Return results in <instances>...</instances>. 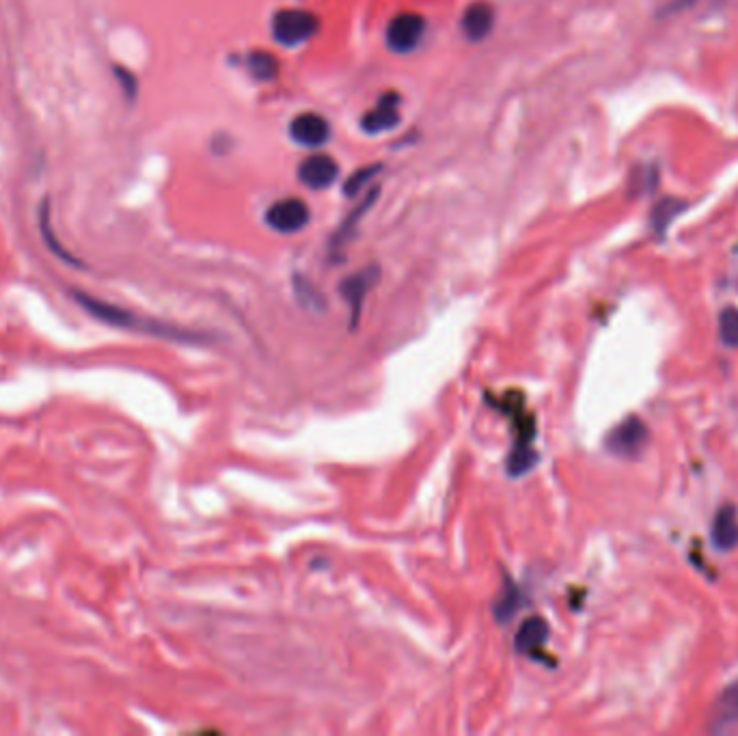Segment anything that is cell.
<instances>
[{
  "label": "cell",
  "mask_w": 738,
  "mask_h": 736,
  "mask_svg": "<svg viewBox=\"0 0 738 736\" xmlns=\"http://www.w3.org/2000/svg\"><path fill=\"white\" fill-rule=\"evenodd\" d=\"M495 26V11L486 3H473L462 16V33L471 42H482Z\"/></svg>",
  "instance_id": "13"
},
{
  "label": "cell",
  "mask_w": 738,
  "mask_h": 736,
  "mask_svg": "<svg viewBox=\"0 0 738 736\" xmlns=\"http://www.w3.org/2000/svg\"><path fill=\"white\" fill-rule=\"evenodd\" d=\"M719 335H721L723 344L730 346V348H738V309L728 307L726 311L721 313Z\"/></svg>",
  "instance_id": "21"
},
{
  "label": "cell",
  "mask_w": 738,
  "mask_h": 736,
  "mask_svg": "<svg viewBox=\"0 0 738 736\" xmlns=\"http://www.w3.org/2000/svg\"><path fill=\"white\" fill-rule=\"evenodd\" d=\"M294 294H296L298 305L303 309H307L311 313H324V309H326L324 296L316 290V285H313L309 279L296 275L294 277Z\"/></svg>",
  "instance_id": "17"
},
{
  "label": "cell",
  "mask_w": 738,
  "mask_h": 736,
  "mask_svg": "<svg viewBox=\"0 0 738 736\" xmlns=\"http://www.w3.org/2000/svg\"><path fill=\"white\" fill-rule=\"evenodd\" d=\"M549 635H551V629H549V624H546V620L529 618L523 622L521 629H518L514 646L521 654L540 659V650L546 646V642H549Z\"/></svg>",
  "instance_id": "12"
},
{
  "label": "cell",
  "mask_w": 738,
  "mask_h": 736,
  "mask_svg": "<svg viewBox=\"0 0 738 736\" xmlns=\"http://www.w3.org/2000/svg\"><path fill=\"white\" fill-rule=\"evenodd\" d=\"M492 404L497 406V411H503L505 415H510L514 430H516V441L512 452L508 456V473L512 477H521L525 473H529L533 467L538 465V452L533 449V439H536V424H533V417L527 415L525 411V402L523 395L510 391L503 395V400L497 402L492 400Z\"/></svg>",
  "instance_id": "2"
},
{
  "label": "cell",
  "mask_w": 738,
  "mask_h": 736,
  "mask_svg": "<svg viewBox=\"0 0 738 736\" xmlns=\"http://www.w3.org/2000/svg\"><path fill=\"white\" fill-rule=\"evenodd\" d=\"M423 31H426V20L421 16H417V13H400L389 24L387 44L393 52L408 54L421 44Z\"/></svg>",
  "instance_id": "7"
},
{
  "label": "cell",
  "mask_w": 738,
  "mask_h": 736,
  "mask_svg": "<svg viewBox=\"0 0 738 736\" xmlns=\"http://www.w3.org/2000/svg\"><path fill=\"white\" fill-rule=\"evenodd\" d=\"M710 538L719 551H732L738 547V514L734 506H723L717 512Z\"/></svg>",
  "instance_id": "14"
},
{
  "label": "cell",
  "mask_w": 738,
  "mask_h": 736,
  "mask_svg": "<svg viewBox=\"0 0 738 736\" xmlns=\"http://www.w3.org/2000/svg\"><path fill=\"white\" fill-rule=\"evenodd\" d=\"M320 20L305 9H283L272 18V35L277 42L287 48H296L307 44L309 39L318 33Z\"/></svg>",
  "instance_id": "3"
},
{
  "label": "cell",
  "mask_w": 738,
  "mask_h": 736,
  "mask_svg": "<svg viewBox=\"0 0 738 736\" xmlns=\"http://www.w3.org/2000/svg\"><path fill=\"white\" fill-rule=\"evenodd\" d=\"M380 279V268L378 266H367L363 270H359L357 275L348 277L344 283L339 285V292L344 296V301L348 303L350 309V329H357L361 311H363V303L367 294L372 292L374 285Z\"/></svg>",
  "instance_id": "5"
},
{
  "label": "cell",
  "mask_w": 738,
  "mask_h": 736,
  "mask_svg": "<svg viewBox=\"0 0 738 736\" xmlns=\"http://www.w3.org/2000/svg\"><path fill=\"white\" fill-rule=\"evenodd\" d=\"M290 136L298 145L320 147L331 139V126H328V121L318 113H303L292 119Z\"/></svg>",
  "instance_id": "9"
},
{
  "label": "cell",
  "mask_w": 738,
  "mask_h": 736,
  "mask_svg": "<svg viewBox=\"0 0 738 736\" xmlns=\"http://www.w3.org/2000/svg\"><path fill=\"white\" fill-rule=\"evenodd\" d=\"M400 124V95L385 93L378 104L361 119V128L367 134H382Z\"/></svg>",
  "instance_id": "8"
},
{
  "label": "cell",
  "mask_w": 738,
  "mask_h": 736,
  "mask_svg": "<svg viewBox=\"0 0 738 736\" xmlns=\"http://www.w3.org/2000/svg\"><path fill=\"white\" fill-rule=\"evenodd\" d=\"M648 441H650V432L644 421H641L639 417H628L607 434L605 445L613 456L635 460L644 454Z\"/></svg>",
  "instance_id": "4"
},
{
  "label": "cell",
  "mask_w": 738,
  "mask_h": 736,
  "mask_svg": "<svg viewBox=\"0 0 738 736\" xmlns=\"http://www.w3.org/2000/svg\"><path fill=\"white\" fill-rule=\"evenodd\" d=\"M337 175H339L337 162L324 154L311 156L298 167V180L313 190H324L328 186H333Z\"/></svg>",
  "instance_id": "10"
},
{
  "label": "cell",
  "mask_w": 738,
  "mask_h": 736,
  "mask_svg": "<svg viewBox=\"0 0 738 736\" xmlns=\"http://www.w3.org/2000/svg\"><path fill=\"white\" fill-rule=\"evenodd\" d=\"M738 728V680L719 693L710 715V732H728Z\"/></svg>",
  "instance_id": "11"
},
{
  "label": "cell",
  "mask_w": 738,
  "mask_h": 736,
  "mask_svg": "<svg viewBox=\"0 0 738 736\" xmlns=\"http://www.w3.org/2000/svg\"><path fill=\"white\" fill-rule=\"evenodd\" d=\"M378 199V188H372L369 193L365 195V199L359 203L357 208L352 210V214L346 218L344 223H341V227L337 229V234L333 236V242H331V253L333 255H339L341 251H344L348 247V242L352 240L354 231H357V225L361 223V218L367 214V210L374 206V201Z\"/></svg>",
  "instance_id": "15"
},
{
  "label": "cell",
  "mask_w": 738,
  "mask_h": 736,
  "mask_svg": "<svg viewBox=\"0 0 738 736\" xmlns=\"http://www.w3.org/2000/svg\"><path fill=\"white\" fill-rule=\"evenodd\" d=\"M74 298L82 305V309H87L93 318H98L100 322L115 326V329H123V331H134V333H143V335H154V337H162L169 339V342H177V344H208L212 342L210 335L203 333H195L188 329H180V326H171L164 324L160 320H152V318H143L136 316V313L121 309L117 305L98 301L89 294L82 292H74Z\"/></svg>",
  "instance_id": "1"
},
{
  "label": "cell",
  "mask_w": 738,
  "mask_h": 736,
  "mask_svg": "<svg viewBox=\"0 0 738 736\" xmlns=\"http://www.w3.org/2000/svg\"><path fill=\"white\" fill-rule=\"evenodd\" d=\"M309 208L305 201L300 199H281L272 203L266 212V223L270 229L279 231V234H298L300 229H305L309 223Z\"/></svg>",
  "instance_id": "6"
},
{
  "label": "cell",
  "mask_w": 738,
  "mask_h": 736,
  "mask_svg": "<svg viewBox=\"0 0 738 736\" xmlns=\"http://www.w3.org/2000/svg\"><path fill=\"white\" fill-rule=\"evenodd\" d=\"M39 225H41V234H44V240H46V244H48V249H50L54 255H57V257H61L63 262L74 264V266H80V264H78V260H74V257L61 247L59 240L54 238V231H52V225H50V210H48V203H44V208H41Z\"/></svg>",
  "instance_id": "19"
},
{
  "label": "cell",
  "mask_w": 738,
  "mask_h": 736,
  "mask_svg": "<svg viewBox=\"0 0 738 736\" xmlns=\"http://www.w3.org/2000/svg\"><path fill=\"white\" fill-rule=\"evenodd\" d=\"M380 171V165H372V167H365V169H361V171H357V173H354L352 177H350V180L346 182V186H344V193L348 195V197H352V195H359L361 193V190L369 184V182H372L374 180V177H376V173Z\"/></svg>",
  "instance_id": "22"
},
{
  "label": "cell",
  "mask_w": 738,
  "mask_h": 736,
  "mask_svg": "<svg viewBox=\"0 0 738 736\" xmlns=\"http://www.w3.org/2000/svg\"><path fill=\"white\" fill-rule=\"evenodd\" d=\"M246 63L257 80H272L279 76V61L268 52H253Z\"/></svg>",
  "instance_id": "18"
},
{
  "label": "cell",
  "mask_w": 738,
  "mask_h": 736,
  "mask_svg": "<svg viewBox=\"0 0 738 736\" xmlns=\"http://www.w3.org/2000/svg\"><path fill=\"white\" fill-rule=\"evenodd\" d=\"M685 210V203L678 201V199H665L661 201L659 206L654 208V214H652V223H654V229L663 231L665 227H669V223L674 221V218Z\"/></svg>",
  "instance_id": "20"
},
{
  "label": "cell",
  "mask_w": 738,
  "mask_h": 736,
  "mask_svg": "<svg viewBox=\"0 0 738 736\" xmlns=\"http://www.w3.org/2000/svg\"><path fill=\"white\" fill-rule=\"evenodd\" d=\"M523 607H525L523 590L518 588L514 581H505V588L499 596V601L495 603V607H492V611H495V618L499 622H510Z\"/></svg>",
  "instance_id": "16"
}]
</instances>
